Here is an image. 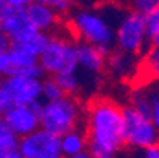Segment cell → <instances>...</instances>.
<instances>
[{
	"mask_svg": "<svg viewBox=\"0 0 159 158\" xmlns=\"http://www.w3.org/2000/svg\"><path fill=\"white\" fill-rule=\"evenodd\" d=\"M145 22H147V30H148L150 43H151L153 36L159 32V7L150 11L148 14H145Z\"/></svg>",
	"mask_w": 159,
	"mask_h": 158,
	"instance_id": "obj_23",
	"label": "cell"
},
{
	"mask_svg": "<svg viewBox=\"0 0 159 158\" xmlns=\"http://www.w3.org/2000/svg\"><path fill=\"white\" fill-rule=\"evenodd\" d=\"M19 150L22 158H65L60 136L44 128L20 138Z\"/></svg>",
	"mask_w": 159,
	"mask_h": 158,
	"instance_id": "obj_7",
	"label": "cell"
},
{
	"mask_svg": "<svg viewBox=\"0 0 159 158\" xmlns=\"http://www.w3.org/2000/svg\"><path fill=\"white\" fill-rule=\"evenodd\" d=\"M148 44L151 43L147 30L145 14L134 10L125 11V14L117 24L115 48L134 55H140L147 51Z\"/></svg>",
	"mask_w": 159,
	"mask_h": 158,
	"instance_id": "obj_5",
	"label": "cell"
},
{
	"mask_svg": "<svg viewBox=\"0 0 159 158\" xmlns=\"http://www.w3.org/2000/svg\"><path fill=\"white\" fill-rule=\"evenodd\" d=\"M128 2H129L131 10L142 14H148L150 11L159 7V0H128Z\"/></svg>",
	"mask_w": 159,
	"mask_h": 158,
	"instance_id": "obj_21",
	"label": "cell"
},
{
	"mask_svg": "<svg viewBox=\"0 0 159 158\" xmlns=\"http://www.w3.org/2000/svg\"><path fill=\"white\" fill-rule=\"evenodd\" d=\"M60 142H61L65 156L79 155V153L88 150L87 133H85V130H80V128H74L71 131L65 133L63 136H60Z\"/></svg>",
	"mask_w": 159,
	"mask_h": 158,
	"instance_id": "obj_16",
	"label": "cell"
},
{
	"mask_svg": "<svg viewBox=\"0 0 159 158\" xmlns=\"http://www.w3.org/2000/svg\"><path fill=\"white\" fill-rule=\"evenodd\" d=\"M148 98H150V117L159 131V84L154 82V85L147 89Z\"/></svg>",
	"mask_w": 159,
	"mask_h": 158,
	"instance_id": "obj_20",
	"label": "cell"
},
{
	"mask_svg": "<svg viewBox=\"0 0 159 158\" xmlns=\"http://www.w3.org/2000/svg\"><path fill=\"white\" fill-rule=\"evenodd\" d=\"M38 2L54 8L58 14H70L73 11V0H38Z\"/></svg>",
	"mask_w": 159,
	"mask_h": 158,
	"instance_id": "obj_22",
	"label": "cell"
},
{
	"mask_svg": "<svg viewBox=\"0 0 159 158\" xmlns=\"http://www.w3.org/2000/svg\"><path fill=\"white\" fill-rule=\"evenodd\" d=\"M140 68V63L137 62V55L121 51L118 48L107 52L106 70L109 74L115 79H129L137 74Z\"/></svg>",
	"mask_w": 159,
	"mask_h": 158,
	"instance_id": "obj_11",
	"label": "cell"
},
{
	"mask_svg": "<svg viewBox=\"0 0 159 158\" xmlns=\"http://www.w3.org/2000/svg\"><path fill=\"white\" fill-rule=\"evenodd\" d=\"M3 120L17 138H24L41 128V103L11 104L3 112Z\"/></svg>",
	"mask_w": 159,
	"mask_h": 158,
	"instance_id": "obj_9",
	"label": "cell"
},
{
	"mask_svg": "<svg viewBox=\"0 0 159 158\" xmlns=\"http://www.w3.org/2000/svg\"><path fill=\"white\" fill-rule=\"evenodd\" d=\"M13 103H11V100H10V97H8V93L5 92V89L0 85V114H3V112L11 106Z\"/></svg>",
	"mask_w": 159,
	"mask_h": 158,
	"instance_id": "obj_25",
	"label": "cell"
},
{
	"mask_svg": "<svg viewBox=\"0 0 159 158\" xmlns=\"http://www.w3.org/2000/svg\"><path fill=\"white\" fill-rule=\"evenodd\" d=\"M8 51L7 48H0V76H5L8 70Z\"/></svg>",
	"mask_w": 159,
	"mask_h": 158,
	"instance_id": "obj_24",
	"label": "cell"
},
{
	"mask_svg": "<svg viewBox=\"0 0 159 158\" xmlns=\"http://www.w3.org/2000/svg\"><path fill=\"white\" fill-rule=\"evenodd\" d=\"M85 120V109L82 103L73 97L65 95L58 100L44 101L41 104V128L57 136L79 128Z\"/></svg>",
	"mask_w": 159,
	"mask_h": 158,
	"instance_id": "obj_3",
	"label": "cell"
},
{
	"mask_svg": "<svg viewBox=\"0 0 159 158\" xmlns=\"http://www.w3.org/2000/svg\"><path fill=\"white\" fill-rule=\"evenodd\" d=\"M7 74L41 78L44 74V70H43L38 57H33V55H30L24 51L11 46L10 51H8V70H7Z\"/></svg>",
	"mask_w": 159,
	"mask_h": 158,
	"instance_id": "obj_12",
	"label": "cell"
},
{
	"mask_svg": "<svg viewBox=\"0 0 159 158\" xmlns=\"http://www.w3.org/2000/svg\"><path fill=\"white\" fill-rule=\"evenodd\" d=\"M51 40V35L46 33V32H39L36 29L27 32L25 35H22L20 38H17L16 41L11 43V46L24 51L33 57H41V54L44 52V49H46L48 43Z\"/></svg>",
	"mask_w": 159,
	"mask_h": 158,
	"instance_id": "obj_15",
	"label": "cell"
},
{
	"mask_svg": "<svg viewBox=\"0 0 159 158\" xmlns=\"http://www.w3.org/2000/svg\"><path fill=\"white\" fill-rule=\"evenodd\" d=\"M77 65L79 71L85 73L87 76L98 78L106 70L107 62V52L99 49L98 46H93L85 41H77Z\"/></svg>",
	"mask_w": 159,
	"mask_h": 158,
	"instance_id": "obj_10",
	"label": "cell"
},
{
	"mask_svg": "<svg viewBox=\"0 0 159 158\" xmlns=\"http://www.w3.org/2000/svg\"><path fill=\"white\" fill-rule=\"evenodd\" d=\"M27 11V17L30 21V24L33 29L39 30V32H46L51 33L58 27V21H60V14L41 2H33L32 5H29L25 8Z\"/></svg>",
	"mask_w": 159,
	"mask_h": 158,
	"instance_id": "obj_13",
	"label": "cell"
},
{
	"mask_svg": "<svg viewBox=\"0 0 159 158\" xmlns=\"http://www.w3.org/2000/svg\"><path fill=\"white\" fill-rule=\"evenodd\" d=\"M0 29H2L13 41H16L17 38H20L22 35H25L27 32L33 30L30 21L27 17V11L25 8H11V11L7 14V17L3 19L2 26H0Z\"/></svg>",
	"mask_w": 159,
	"mask_h": 158,
	"instance_id": "obj_14",
	"label": "cell"
},
{
	"mask_svg": "<svg viewBox=\"0 0 159 158\" xmlns=\"http://www.w3.org/2000/svg\"><path fill=\"white\" fill-rule=\"evenodd\" d=\"M65 90L61 89L60 82L57 81L55 76L43 79V100L44 101H52V100H58L61 97H65Z\"/></svg>",
	"mask_w": 159,
	"mask_h": 158,
	"instance_id": "obj_19",
	"label": "cell"
},
{
	"mask_svg": "<svg viewBox=\"0 0 159 158\" xmlns=\"http://www.w3.org/2000/svg\"><path fill=\"white\" fill-rule=\"evenodd\" d=\"M88 152L95 158H115L126 146L123 108L110 98H95L85 109Z\"/></svg>",
	"mask_w": 159,
	"mask_h": 158,
	"instance_id": "obj_1",
	"label": "cell"
},
{
	"mask_svg": "<svg viewBox=\"0 0 159 158\" xmlns=\"http://www.w3.org/2000/svg\"><path fill=\"white\" fill-rule=\"evenodd\" d=\"M0 85L5 89L13 104L39 103L43 98V79L33 76L7 74L0 79Z\"/></svg>",
	"mask_w": 159,
	"mask_h": 158,
	"instance_id": "obj_8",
	"label": "cell"
},
{
	"mask_svg": "<svg viewBox=\"0 0 159 158\" xmlns=\"http://www.w3.org/2000/svg\"><path fill=\"white\" fill-rule=\"evenodd\" d=\"M77 43L73 40L61 36V35H52L46 49L39 57V63L44 70V74L49 76H58L63 73L77 71Z\"/></svg>",
	"mask_w": 159,
	"mask_h": 158,
	"instance_id": "obj_4",
	"label": "cell"
},
{
	"mask_svg": "<svg viewBox=\"0 0 159 158\" xmlns=\"http://www.w3.org/2000/svg\"><path fill=\"white\" fill-rule=\"evenodd\" d=\"M140 70L150 81L159 84V48L157 46L151 44L143 52V57L140 62Z\"/></svg>",
	"mask_w": 159,
	"mask_h": 158,
	"instance_id": "obj_17",
	"label": "cell"
},
{
	"mask_svg": "<svg viewBox=\"0 0 159 158\" xmlns=\"http://www.w3.org/2000/svg\"><path fill=\"white\" fill-rule=\"evenodd\" d=\"M151 44H153V46H157L159 48V32L153 36V40H151Z\"/></svg>",
	"mask_w": 159,
	"mask_h": 158,
	"instance_id": "obj_30",
	"label": "cell"
},
{
	"mask_svg": "<svg viewBox=\"0 0 159 158\" xmlns=\"http://www.w3.org/2000/svg\"><path fill=\"white\" fill-rule=\"evenodd\" d=\"M142 152H143V158H159V142L154 146H150L148 149Z\"/></svg>",
	"mask_w": 159,
	"mask_h": 158,
	"instance_id": "obj_26",
	"label": "cell"
},
{
	"mask_svg": "<svg viewBox=\"0 0 159 158\" xmlns=\"http://www.w3.org/2000/svg\"><path fill=\"white\" fill-rule=\"evenodd\" d=\"M125 120V141L129 149L145 150L159 142V131L156 130L151 117L143 114L134 106L123 108Z\"/></svg>",
	"mask_w": 159,
	"mask_h": 158,
	"instance_id": "obj_6",
	"label": "cell"
},
{
	"mask_svg": "<svg viewBox=\"0 0 159 158\" xmlns=\"http://www.w3.org/2000/svg\"><path fill=\"white\" fill-rule=\"evenodd\" d=\"M57 78V81L60 82V85H61V89L65 90V93L66 95H73V97H76L80 90H82V76H80V73H79V70L77 71H70V73H63V74H58V76H55Z\"/></svg>",
	"mask_w": 159,
	"mask_h": 158,
	"instance_id": "obj_18",
	"label": "cell"
},
{
	"mask_svg": "<svg viewBox=\"0 0 159 158\" xmlns=\"http://www.w3.org/2000/svg\"><path fill=\"white\" fill-rule=\"evenodd\" d=\"M65 158H95L92 153H90L88 150H85V152H82V153H79V155H73V156H65Z\"/></svg>",
	"mask_w": 159,
	"mask_h": 158,
	"instance_id": "obj_29",
	"label": "cell"
},
{
	"mask_svg": "<svg viewBox=\"0 0 159 158\" xmlns=\"http://www.w3.org/2000/svg\"><path fill=\"white\" fill-rule=\"evenodd\" d=\"M125 11L117 5L107 3L102 7H82L70 13V29L79 41L98 46L104 52L115 48L117 24Z\"/></svg>",
	"mask_w": 159,
	"mask_h": 158,
	"instance_id": "obj_2",
	"label": "cell"
},
{
	"mask_svg": "<svg viewBox=\"0 0 159 158\" xmlns=\"http://www.w3.org/2000/svg\"><path fill=\"white\" fill-rule=\"evenodd\" d=\"M11 5L7 2V0H0V26H2V22H3V19L7 17V14L11 11Z\"/></svg>",
	"mask_w": 159,
	"mask_h": 158,
	"instance_id": "obj_27",
	"label": "cell"
},
{
	"mask_svg": "<svg viewBox=\"0 0 159 158\" xmlns=\"http://www.w3.org/2000/svg\"><path fill=\"white\" fill-rule=\"evenodd\" d=\"M7 2L13 7V8H27L29 5H32L36 0H7Z\"/></svg>",
	"mask_w": 159,
	"mask_h": 158,
	"instance_id": "obj_28",
	"label": "cell"
}]
</instances>
